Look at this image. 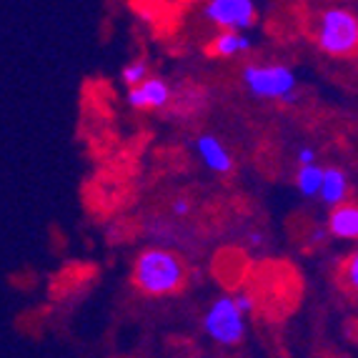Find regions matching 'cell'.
Instances as JSON below:
<instances>
[{
	"instance_id": "6da1fadb",
	"label": "cell",
	"mask_w": 358,
	"mask_h": 358,
	"mask_svg": "<svg viewBox=\"0 0 358 358\" xmlns=\"http://www.w3.org/2000/svg\"><path fill=\"white\" fill-rule=\"evenodd\" d=\"M136 286L150 296H166L183 286V266L168 251H145L136 261Z\"/></svg>"
},
{
	"instance_id": "7a4b0ae2",
	"label": "cell",
	"mask_w": 358,
	"mask_h": 358,
	"mask_svg": "<svg viewBox=\"0 0 358 358\" xmlns=\"http://www.w3.org/2000/svg\"><path fill=\"white\" fill-rule=\"evenodd\" d=\"M318 43L329 55H348L356 50L358 43V23L346 10H326L321 18Z\"/></svg>"
},
{
	"instance_id": "3957f363",
	"label": "cell",
	"mask_w": 358,
	"mask_h": 358,
	"mask_svg": "<svg viewBox=\"0 0 358 358\" xmlns=\"http://www.w3.org/2000/svg\"><path fill=\"white\" fill-rule=\"evenodd\" d=\"M203 326L215 343H221V346H236V343L243 341V331H245L243 310L236 306V301L228 299V296L226 299H218L210 306Z\"/></svg>"
},
{
	"instance_id": "277c9868",
	"label": "cell",
	"mask_w": 358,
	"mask_h": 358,
	"mask_svg": "<svg viewBox=\"0 0 358 358\" xmlns=\"http://www.w3.org/2000/svg\"><path fill=\"white\" fill-rule=\"evenodd\" d=\"M243 78L258 98H293L296 78L286 66H251L245 68Z\"/></svg>"
},
{
	"instance_id": "5b68a950",
	"label": "cell",
	"mask_w": 358,
	"mask_h": 358,
	"mask_svg": "<svg viewBox=\"0 0 358 358\" xmlns=\"http://www.w3.org/2000/svg\"><path fill=\"white\" fill-rule=\"evenodd\" d=\"M206 15L226 30H245L256 20V8L251 0H210Z\"/></svg>"
},
{
	"instance_id": "8992f818",
	"label": "cell",
	"mask_w": 358,
	"mask_h": 358,
	"mask_svg": "<svg viewBox=\"0 0 358 358\" xmlns=\"http://www.w3.org/2000/svg\"><path fill=\"white\" fill-rule=\"evenodd\" d=\"M168 98H171V90H168V85L163 83L161 78H143L128 93V103L133 108H145V110L163 108L168 103Z\"/></svg>"
},
{
	"instance_id": "52a82bcc",
	"label": "cell",
	"mask_w": 358,
	"mask_h": 358,
	"mask_svg": "<svg viewBox=\"0 0 358 358\" xmlns=\"http://www.w3.org/2000/svg\"><path fill=\"white\" fill-rule=\"evenodd\" d=\"M198 153H201L206 166L210 171H215V173H228L231 171V155H228V150L215 138L210 136L198 138Z\"/></svg>"
},
{
	"instance_id": "ba28073f",
	"label": "cell",
	"mask_w": 358,
	"mask_h": 358,
	"mask_svg": "<svg viewBox=\"0 0 358 358\" xmlns=\"http://www.w3.org/2000/svg\"><path fill=\"white\" fill-rule=\"evenodd\" d=\"M346 193H348V180H346V176H343V171H338V168L323 171L321 188H318V196L323 198V203H329V206L343 203Z\"/></svg>"
},
{
	"instance_id": "9c48e42d",
	"label": "cell",
	"mask_w": 358,
	"mask_h": 358,
	"mask_svg": "<svg viewBox=\"0 0 358 358\" xmlns=\"http://www.w3.org/2000/svg\"><path fill=\"white\" fill-rule=\"evenodd\" d=\"M331 233L338 236V238H348L353 241L358 236V208L351 203L341 206L331 213Z\"/></svg>"
},
{
	"instance_id": "30bf717a",
	"label": "cell",
	"mask_w": 358,
	"mask_h": 358,
	"mask_svg": "<svg viewBox=\"0 0 358 358\" xmlns=\"http://www.w3.org/2000/svg\"><path fill=\"white\" fill-rule=\"evenodd\" d=\"M248 48H251V41H248L245 36H241L238 30H223L221 36L210 43L208 53L221 55V58H231V55L245 53Z\"/></svg>"
},
{
	"instance_id": "8fae6325",
	"label": "cell",
	"mask_w": 358,
	"mask_h": 358,
	"mask_svg": "<svg viewBox=\"0 0 358 358\" xmlns=\"http://www.w3.org/2000/svg\"><path fill=\"white\" fill-rule=\"evenodd\" d=\"M321 178H323V168H318L316 163H301L299 171V188L306 196H316L318 188H321Z\"/></svg>"
},
{
	"instance_id": "7c38bea8",
	"label": "cell",
	"mask_w": 358,
	"mask_h": 358,
	"mask_svg": "<svg viewBox=\"0 0 358 358\" xmlns=\"http://www.w3.org/2000/svg\"><path fill=\"white\" fill-rule=\"evenodd\" d=\"M143 78H148V66H145V60H136V63L126 66V71H123V80H126L128 85H138Z\"/></svg>"
},
{
	"instance_id": "4fadbf2b",
	"label": "cell",
	"mask_w": 358,
	"mask_h": 358,
	"mask_svg": "<svg viewBox=\"0 0 358 358\" xmlns=\"http://www.w3.org/2000/svg\"><path fill=\"white\" fill-rule=\"evenodd\" d=\"M346 275H348V286L356 288L358 286V256H351L346 263Z\"/></svg>"
},
{
	"instance_id": "5bb4252c",
	"label": "cell",
	"mask_w": 358,
	"mask_h": 358,
	"mask_svg": "<svg viewBox=\"0 0 358 358\" xmlns=\"http://www.w3.org/2000/svg\"><path fill=\"white\" fill-rule=\"evenodd\" d=\"M233 301H236V306H238V308L243 310V313H245V310H251V308H253V301L248 299V296H236Z\"/></svg>"
},
{
	"instance_id": "9a60e30c",
	"label": "cell",
	"mask_w": 358,
	"mask_h": 358,
	"mask_svg": "<svg viewBox=\"0 0 358 358\" xmlns=\"http://www.w3.org/2000/svg\"><path fill=\"white\" fill-rule=\"evenodd\" d=\"M313 158H316V153H313L310 148H303V150L299 153V161H301V163H310Z\"/></svg>"
},
{
	"instance_id": "2e32d148",
	"label": "cell",
	"mask_w": 358,
	"mask_h": 358,
	"mask_svg": "<svg viewBox=\"0 0 358 358\" xmlns=\"http://www.w3.org/2000/svg\"><path fill=\"white\" fill-rule=\"evenodd\" d=\"M185 210H188V206H185L183 201H180V203H176V213H185Z\"/></svg>"
}]
</instances>
